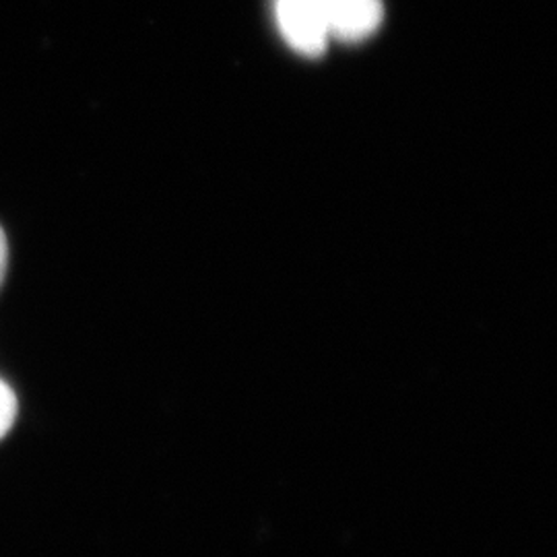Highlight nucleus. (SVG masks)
I'll list each match as a JSON object with an SVG mask.
<instances>
[{
	"instance_id": "nucleus-1",
	"label": "nucleus",
	"mask_w": 557,
	"mask_h": 557,
	"mask_svg": "<svg viewBox=\"0 0 557 557\" xmlns=\"http://www.w3.org/2000/svg\"><path fill=\"white\" fill-rule=\"evenodd\" d=\"M278 29L287 44L304 57H319L329 32L322 0H277Z\"/></svg>"
},
{
	"instance_id": "nucleus-2",
	"label": "nucleus",
	"mask_w": 557,
	"mask_h": 557,
	"mask_svg": "<svg viewBox=\"0 0 557 557\" xmlns=\"http://www.w3.org/2000/svg\"><path fill=\"white\" fill-rule=\"evenodd\" d=\"M329 36L343 41L366 40L382 23V0H322Z\"/></svg>"
},
{
	"instance_id": "nucleus-3",
	"label": "nucleus",
	"mask_w": 557,
	"mask_h": 557,
	"mask_svg": "<svg viewBox=\"0 0 557 557\" xmlns=\"http://www.w3.org/2000/svg\"><path fill=\"white\" fill-rule=\"evenodd\" d=\"M17 418V398L7 382L0 380V438L9 434Z\"/></svg>"
},
{
	"instance_id": "nucleus-4",
	"label": "nucleus",
	"mask_w": 557,
	"mask_h": 557,
	"mask_svg": "<svg viewBox=\"0 0 557 557\" xmlns=\"http://www.w3.org/2000/svg\"><path fill=\"white\" fill-rule=\"evenodd\" d=\"M7 267H9V242L4 236V230L0 227V285L7 277Z\"/></svg>"
}]
</instances>
